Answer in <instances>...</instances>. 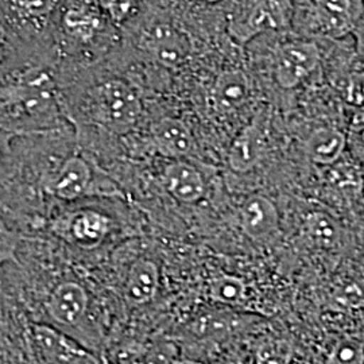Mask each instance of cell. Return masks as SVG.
Returning a JSON list of instances; mask_svg holds the SVG:
<instances>
[{"mask_svg":"<svg viewBox=\"0 0 364 364\" xmlns=\"http://www.w3.org/2000/svg\"><path fill=\"white\" fill-rule=\"evenodd\" d=\"M245 235L254 242H269L279 232V213L273 201L262 195L247 197L239 208Z\"/></svg>","mask_w":364,"mask_h":364,"instance_id":"obj_13","label":"cell"},{"mask_svg":"<svg viewBox=\"0 0 364 364\" xmlns=\"http://www.w3.org/2000/svg\"><path fill=\"white\" fill-rule=\"evenodd\" d=\"M158 1H169V0H158ZM182 1H188L191 4V7H197L200 10H216L221 6H225L230 0H182Z\"/></svg>","mask_w":364,"mask_h":364,"instance_id":"obj_28","label":"cell"},{"mask_svg":"<svg viewBox=\"0 0 364 364\" xmlns=\"http://www.w3.org/2000/svg\"><path fill=\"white\" fill-rule=\"evenodd\" d=\"M362 9L360 0H296L293 26L312 36L343 38L358 26Z\"/></svg>","mask_w":364,"mask_h":364,"instance_id":"obj_10","label":"cell"},{"mask_svg":"<svg viewBox=\"0 0 364 364\" xmlns=\"http://www.w3.org/2000/svg\"><path fill=\"white\" fill-rule=\"evenodd\" d=\"M291 358L290 346L285 340L277 338H264L257 348V364H289Z\"/></svg>","mask_w":364,"mask_h":364,"instance_id":"obj_26","label":"cell"},{"mask_svg":"<svg viewBox=\"0 0 364 364\" xmlns=\"http://www.w3.org/2000/svg\"><path fill=\"white\" fill-rule=\"evenodd\" d=\"M3 340L0 364H105L102 358L65 333L30 318L0 291Z\"/></svg>","mask_w":364,"mask_h":364,"instance_id":"obj_5","label":"cell"},{"mask_svg":"<svg viewBox=\"0 0 364 364\" xmlns=\"http://www.w3.org/2000/svg\"><path fill=\"white\" fill-rule=\"evenodd\" d=\"M158 181L170 198L181 204H196L207 193V183L200 170L182 159L168 162L159 171Z\"/></svg>","mask_w":364,"mask_h":364,"instance_id":"obj_12","label":"cell"},{"mask_svg":"<svg viewBox=\"0 0 364 364\" xmlns=\"http://www.w3.org/2000/svg\"><path fill=\"white\" fill-rule=\"evenodd\" d=\"M22 236L19 225L0 207V267L13 257Z\"/></svg>","mask_w":364,"mask_h":364,"instance_id":"obj_25","label":"cell"},{"mask_svg":"<svg viewBox=\"0 0 364 364\" xmlns=\"http://www.w3.org/2000/svg\"><path fill=\"white\" fill-rule=\"evenodd\" d=\"M122 34L97 0H63L55 28L58 66L97 64Z\"/></svg>","mask_w":364,"mask_h":364,"instance_id":"obj_6","label":"cell"},{"mask_svg":"<svg viewBox=\"0 0 364 364\" xmlns=\"http://www.w3.org/2000/svg\"><path fill=\"white\" fill-rule=\"evenodd\" d=\"M332 301L348 311L364 308V278H352L333 287Z\"/></svg>","mask_w":364,"mask_h":364,"instance_id":"obj_23","label":"cell"},{"mask_svg":"<svg viewBox=\"0 0 364 364\" xmlns=\"http://www.w3.org/2000/svg\"><path fill=\"white\" fill-rule=\"evenodd\" d=\"M61 3L63 0H0V15L28 48L57 60L55 28Z\"/></svg>","mask_w":364,"mask_h":364,"instance_id":"obj_7","label":"cell"},{"mask_svg":"<svg viewBox=\"0 0 364 364\" xmlns=\"http://www.w3.org/2000/svg\"><path fill=\"white\" fill-rule=\"evenodd\" d=\"M1 340H3V305L0 299V350H1Z\"/></svg>","mask_w":364,"mask_h":364,"instance_id":"obj_29","label":"cell"},{"mask_svg":"<svg viewBox=\"0 0 364 364\" xmlns=\"http://www.w3.org/2000/svg\"><path fill=\"white\" fill-rule=\"evenodd\" d=\"M65 115L77 142L96 132L124 136L139 124L144 105L129 81L119 77H97L93 65L58 66Z\"/></svg>","mask_w":364,"mask_h":364,"instance_id":"obj_2","label":"cell"},{"mask_svg":"<svg viewBox=\"0 0 364 364\" xmlns=\"http://www.w3.org/2000/svg\"><path fill=\"white\" fill-rule=\"evenodd\" d=\"M15 171L14 136L0 131V207L10 192Z\"/></svg>","mask_w":364,"mask_h":364,"instance_id":"obj_22","label":"cell"},{"mask_svg":"<svg viewBox=\"0 0 364 364\" xmlns=\"http://www.w3.org/2000/svg\"><path fill=\"white\" fill-rule=\"evenodd\" d=\"M264 150L263 132L257 123H248L247 126L237 134L228 151L230 169L243 174L248 173L258 165Z\"/></svg>","mask_w":364,"mask_h":364,"instance_id":"obj_16","label":"cell"},{"mask_svg":"<svg viewBox=\"0 0 364 364\" xmlns=\"http://www.w3.org/2000/svg\"><path fill=\"white\" fill-rule=\"evenodd\" d=\"M33 58L55 60L28 48L26 43H23L16 37L11 27L6 23L3 16L0 15V75Z\"/></svg>","mask_w":364,"mask_h":364,"instance_id":"obj_19","label":"cell"},{"mask_svg":"<svg viewBox=\"0 0 364 364\" xmlns=\"http://www.w3.org/2000/svg\"><path fill=\"white\" fill-rule=\"evenodd\" d=\"M150 139L158 154L171 159L189 156L195 147L192 131L177 117H164L150 127Z\"/></svg>","mask_w":364,"mask_h":364,"instance_id":"obj_14","label":"cell"},{"mask_svg":"<svg viewBox=\"0 0 364 364\" xmlns=\"http://www.w3.org/2000/svg\"><path fill=\"white\" fill-rule=\"evenodd\" d=\"M0 291L34 321L99 356L127 320L99 277L50 240L23 235L0 267Z\"/></svg>","mask_w":364,"mask_h":364,"instance_id":"obj_1","label":"cell"},{"mask_svg":"<svg viewBox=\"0 0 364 364\" xmlns=\"http://www.w3.org/2000/svg\"><path fill=\"white\" fill-rule=\"evenodd\" d=\"M224 364H246L243 363V362H240V360H228V362H225Z\"/></svg>","mask_w":364,"mask_h":364,"instance_id":"obj_30","label":"cell"},{"mask_svg":"<svg viewBox=\"0 0 364 364\" xmlns=\"http://www.w3.org/2000/svg\"><path fill=\"white\" fill-rule=\"evenodd\" d=\"M126 198H87L55 205L36 231L57 245L68 257L96 270L130 234V218L120 209Z\"/></svg>","mask_w":364,"mask_h":364,"instance_id":"obj_3","label":"cell"},{"mask_svg":"<svg viewBox=\"0 0 364 364\" xmlns=\"http://www.w3.org/2000/svg\"><path fill=\"white\" fill-rule=\"evenodd\" d=\"M274 58V76L278 85L294 90L316 70L321 54L314 41L294 38L279 43Z\"/></svg>","mask_w":364,"mask_h":364,"instance_id":"obj_11","label":"cell"},{"mask_svg":"<svg viewBox=\"0 0 364 364\" xmlns=\"http://www.w3.org/2000/svg\"><path fill=\"white\" fill-rule=\"evenodd\" d=\"M304 232L314 247L326 251L338 248L343 236L338 220L321 210H314L306 216Z\"/></svg>","mask_w":364,"mask_h":364,"instance_id":"obj_18","label":"cell"},{"mask_svg":"<svg viewBox=\"0 0 364 364\" xmlns=\"http://www.w3.org/2000/svg\"><path fill=\"white\" fill-rule=\"evenodd\" d=\"M347 139L335 127H318L311 132L305 141V153L313 164L329 166L336 164L346 150Z\"/></svg>","mask_w":364,"mask_h":364,"instance_id":"obj_17","label":"cell"},{"mask_svg":"<svg viewBox=\"0 0 364 364\" xmlns=\"http://www.w3.org/2000/svg\"><path fill=\"white\" fill-rule=\"evenodd\" d=\"M111 22L122 31L144 14L149 0H97Z\"/></svg>","mask_w":364,"mask_h":364,"instance_id":"obj_20","label":"cell"},{"mask_svg":"<svg viewBox=\"0 0 364 364\" xmlns=\"http://www.w3.org/2000/svg\"><path fill=\"white\" fill-rule=\"evenodd\" d=\"M69 129L55 60L33 58L0 75V131L33 136Z\"/></svg>","mask_w":364,"mask_h":364,"instance_id":"obj_4","label":"cell"},{"mask_svg":"<svg viewBox=\"0 0 364 364\" xmlns=\"http://www.w3.org/2000/svg\"><path fill=\"white\" fill-rule=\"evenodd\" d=\"M251 96V82L242 69L221 72L210 88V105L220 115L236 112L247 105Z\"/></svg>","mask_w":364,"mask_h":364,"instance_id":"obj_15","label":"cell"},{"mask_svg":"<svg viewBox=\"0 0 364 364\" xmlns=\"http://www.w3.org/2000/svg\"><path fill=\"white\" fill-rule=\"evenodd\" d=\"M176 344L159 326L130 321L108 341L100 358L105 364H174Z\"/></svg>","mask_w":364,"mask_h":364,"instance_id":"obj_8","label":"cell"},{"mask_svg":"<svg viewBox=\"0 0 364 364\" xmlns=\"http://www.w3.org/2000/svg\"><path fill=\"white\" fill-rule=\"evenodd\" d=\"M296 0H231L228 33L239 43L293 27Z\"/></svg>","mask_w":364,"mask_h":364,"instance_id":"obj_9","label":"cell"},{"mask_svg":"<svg viewBox=\"0 0 364 364\" xmlns=\"http://www.w3.org/2000/svg\"><path fill=\"white\" fill-rule=\"evenodd\" d=\"M346 100L352 105H364V72H358L351 75L344 88Z\"/></svg>","mask_w":364,"mask_h":364,"instance_id":"obj_27","label":"cell"},{"mask_svg":"<svg viewBox=\"0 0 364 364\" xmlns=\"http://www.w3.org/2000/svg\"><path fill=\"white\" fill-rule=\"evenodd\" d=\"M248 287L240 278L221 275L209 285V296L225 305H240L247 299Z\"/></svg>","mask_w":364,"mask_h":364,"instance_id":"obj_21","label":"cell"},{"mask_svg":"<svg viewBox=\"0 0 364 364\" xmlns=\"http://www.w3.org/2000/svg\"><path fill=\"white\" fill-rule=\"evenodd\" d=\"M326 364H364V343L356 338H338L326 355Z\"/></svg>","mask_w":364,"mask_h":364,"instance_id":"obj_24","label":"cell"}]
</instances>
